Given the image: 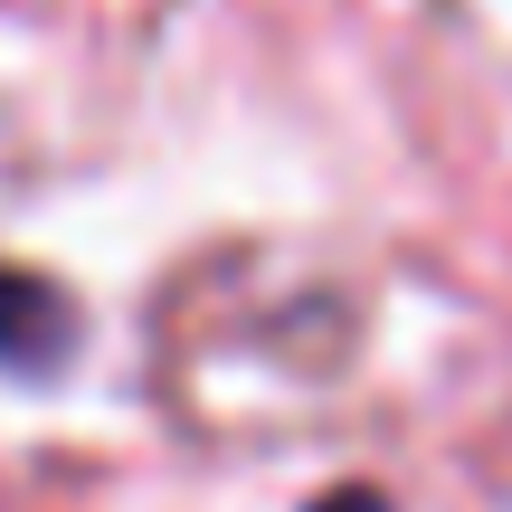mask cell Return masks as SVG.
<instances>
[{"label": "cell", "instance_id": "obj_1", "mask_svg": "<svg viewBox=\"0 0 512 512\" xmlns=\"http://www.w3.org/2000/svg\"><path fill=\"white\" fill-rule=\"evenodd\" d=\"M323 512H389V503H380V494H332Z\"/></svg>", "mask_w": 512, "mask_h": 512}]
</instances>
